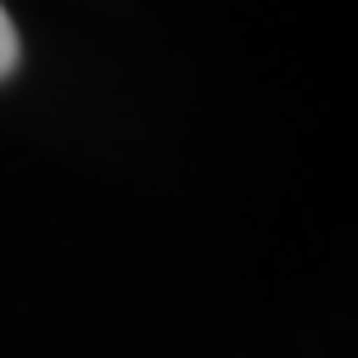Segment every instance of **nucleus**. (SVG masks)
Instances as JSON below:
<instances>
[{
	"instance_id": "obj_1",
	"label": "nucleus",
	"mask_w": 358,
	"mask_h": 358,
	"mask_svg": "<svg viewBox=\"0 0 358 358\" xmlns=\"http://www.w3.org/2000/svg\"><path fill=\"white\" fill-rule=\"evenodd\" d=\"M14 61H19V33H14L10 14H5V5H0V80L14 70Z\"/></svg>"
}]
</instances>
